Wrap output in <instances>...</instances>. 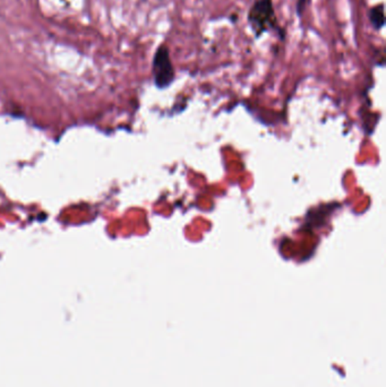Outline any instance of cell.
Masks as SVG:
<instances>
[{"mask_svg": "<svg viewBox=\"0 0 386 387\" xmlns=\"http://www.w3.org/2000/svg\"><path fill=\"white\" fill-rule=\"evenodd\" d=\"M247 23L255 39H261L266 33H279L284 39V31L277 21L273 0H255L247 12Z\"/></svg>", "mask_w": 386, "mask_h": 387, "instance_id": "obj_1", "label": "cell"}, {"mask_svg": "<svg viewBox=\"0 0 386 387\" xmlns=\"http://www.w3.org/2000/svg\"><path fill=\"white\" fill-rule=\"evenodd\" d=\"M152 75L155 86L160 90L170 86L176 78V71L171 60L170 49L164 43L159 45L153 55Z\"/></svg>", "mask_w": 386, "mask_h": 387, "instance_id": "obj_2", "label": "cell"}, {"mask_svg": "<svg viewBox=\"0 0 386 387\" xmlns=\"http://www.w3.org/2000/svg\"><path fill=\"white\" fill-rule=\"evenodd\" d=\"M368 21L374 30L381 31L385 26V13H384V3H380L370 7L368 10Z\"/></svg>", "mask_w": 386, "mask_h": 387, "instance_id": "obj_3", "label": "cell"}, {"mask_svg": "<svg viewBox=\"0 0 386 387\" xmlns=\"http://www.w3.org/2000/svg\"><path fill=\"white\" fill-rule=\"evenodd\" d=\"M312 3V0H297L296 1V14L299 19H303L304 13H305L309 5Z\"/></svg>", "mask_w": 386, "mask_h": 387, "instance_id": "obj_4", "label": "cell"}]
</instances>
